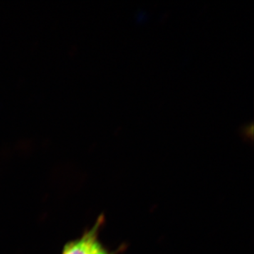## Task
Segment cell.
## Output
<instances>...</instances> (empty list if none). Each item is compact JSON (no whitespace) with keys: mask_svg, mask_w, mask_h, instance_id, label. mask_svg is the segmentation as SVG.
<instances>
[{"mask_svg":"<svg viewBox=\"0 0 254 254\" xmlns=\"http://www.w3.org/2000/svg\"><path fill=\"white\" fill-rule=\"evenodd\" d=\"M104 222V216L100 215L94 225L89 230H85L81 237L66 242L61 254H92L93 243L98 239L100 228Z\"/></svg>","mask_w":254,"mask_h":254,"instance_id":"obj_1","label":"cell"},{"mask_svg":"<svg viewBox=\"0 0 254 254\" xmlns=\"http://www.w3.org/2000/svg\"><path fill=\"white\" fill-rule=\"evenodd\" d=\"M92 254H114L113 252H110L107 250L103 245L100 243L99 240L97 239L93 245V251Z\"/></svg>","mask_w":254,"mask_h":254,"instance_id":"obj_2","label":"cell"}]
</instances>
